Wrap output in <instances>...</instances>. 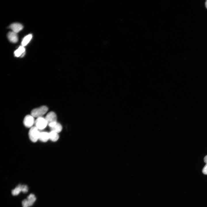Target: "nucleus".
<instances>
[{
  "instance_id": "nucleus-1",
  "label": "nucleus",
  "mask_w": 207,
  "mask_h": 207,
  "mask_svg": "<svg viewBox=\"0 0 207 207\" xmlns=\"http://www.w3.org/2000/svg\"><path fill=\"white\" fill-rule=\"evenodd\" d=\"M48 108L45 106H43L34 109L31 112V115L34 117L38 118L42 117L47 111Z\"/></svg>"
},
{
  "instance_id": "nucleus-2",
  "label": "nucleus",
  "mask_w": 207,
  "mask_h": 207,
  "mask_svg": "<svg viewBox=\"0 0 207 207\" xmlns=\"http://www.w3.org/2000/svg\"><path fill=\"white\" fill-rule=\"evenodd\" d=\"M40 132L35 126H32L29 130L28 135L30 140L33 142H35L39 139Z\"/></svg>"
},
{
  "instance_id": "nucleus-3",
  "label": "nucleus",
  "mask_w": 207,
  "mask_h": 207,
  "mask_svg": "<svg viewBox=\"0 0 207 207\" xmlns=\"http://www.w3.org/2000/svg\"><path fill=\"white\" fill-rule=\"evenodd\" d=\"M48 125L51 128L54 126L57 122L55 114L53 112H49L45 118Z\"/></svg>"
},
{
  "instance_id": "nucleus-4",
  "label": "nucleus",
  "mask_w": 207,
  "mask_h": 207,
  "mask_svg": "<svg viewBox=\"0 0 207 207\" xmlns=\"http://www.w3.org/2000/svg\"><path fill=\"white\" fill-rule=\"evenodd\" d=\"M34 124L39 130L44 129L48 125L45 118L42 117L37 118L35 121Z\"/></svg>"
},
{
  "instance_id": "nucleus-5",
  "label": "nucleus",
  "mask_w": 207,
  "mask_h": 207,
  "mask_svg": "<svg viewBox=\"0 0 207 207\" xmlns=\"http://www.w3.org/2000/svg\"><path fill=\"white\" fill-rule=\"evenodd\" d=\"M35 121L34 117L31 115H28L25 117L23 123L24 126L27 128H31L34 124Z\"/></svg>"
},
{
  "instance_id": "nucleus-6",
  "label": "nucleus",
  "mask_w": 207,
  "mask_h": 207,
  "mask_svg": "<svg viewBox=\"0 0 207 207\" xmlns=\"http://www.w3.org/2000/svg\"><path fill=\"white\" fill-rule=\"evenodd\" d=\"M12 31L17 33L21 31L23 28L22 24L19 23H14L11 24L9 26Z\"/></svg>"
},
{
  "instance_id": "nucleus-7",
  "label": "nucleus",
  "mask_w": 207,
  "mask_h": 207,
  "mask_svg": "<svg viewBox=\"0 0 207 207\" xmlns=\"http://www.w3.org/2000/svg\"><path fill=\"white\" fill-rule=\"evenodd\" d=\"M7 36L9 41L12 43H16L18 41V38L17 33L13 31L9 32Z\"/></svg>"
},
{
  "instance_id": "nucleus-8",
  "label": "nucleus",
  "mask_w": 207,
  "mask_h": 207,
  "mask_svg": "<svg viewBox=\"0 0 207 207\" xmlns=\"http://www.w3.org/2000/svg\"><path fill=\"white\" fill-rule=\"evenodd\" d=\"M25 54V49L22 46H20L14 52V55L16 57H22Z\"/></svg>"
},
{
  "instance_id": "nucleus-9",
  "label": "nucleus",
  "mask_w": 207,
  "mask_h": 207,
  "mask_svg": "<svg viewBox=\"0 0 207 207\" xmlns=\"http://www.w3.org/2000/svg\"><path fill=\"white\" fill-rule=\"evenodd\" d=\"M49 139V133L45 132L40 133L39 139L43 142H46Z\"/></svg>"
},
{
  "instance_id": "nucleus-10",
  "label": "nucleus",
  "mask_w": 207,
  "mask_h": 207,
  "mask_svg": "<svg viewBox=\"0 0 207 207\" xmlns=\"http://www.w3.org/2000/svg\"><path fill=\"white\" fill-rule=\"evenodd\" d=\"M49 139L53 141H56L59 138V137L58 133L54 131H51L49 133Z\"/></svg>"
},
{
  "instance_id": "nucleus-11",
  "label": "nucleus",
  "mask_w": 207,
  "mask_h": 207,
  "mask_svg": "<svg viewBox=\"0 0 207 207\" xmlns=\"http://www.w3.org/2000/svg\"><path fill=\"white\" fill-rule=\"evenodd\" d=\"M51 131H52L58 133L60 132L62 130V125L59 123H57L53 126L50 128Z\"/></svg>"
},
{
  "instance_id": "nucleus-12",
  "label": "nucleus",
  "mask_w": 207,
  "mask_h": 207,
  "mask_svg": "<svg viewBox=\"0 0 207 207\" xmlns=\"http://www.w3.org/2000/svg\"><path fill=\"white\" fill-rule=\"evenodd\" d=\"M27 200L30 207L33 205L36 200V198L34 194L31 193L27 196Z\"/></svg>"
},
{
  "instance_id": "nucleus-13",
  "label": "nucleus",
  "mask_w": 207,
  "mask_h": 207,
  "mask_svg": "<svg viewBox=\"0 0 207 207\" xmlns=\"http://www.w3.org/2000/svg\"><path fill=\"white\" fill-rule=\"evenodd\" d=\"M32 37L31 34H29L25 36L22 42V46L24 47L26 46L30 42Z\"/></svg>"
},
{
  "instance_id": "nucleus-14",
  "label": "nucleus",
  "mask_w": 207,
  "mask_h": 207,
  "mask_svg": "<svg viewBox=\"0 0 207 207\" xmlns=\"http://www.w3.org/2000/svg\"><path fill=\"white\" fill-rule=\"evenodd\" d=\"M20 184H18L16 187L12 190V194L13 196L18 195L21 191Z\"/></svg>"
},
{
  "instance_id": "nucleus-15",
  "label": "nucleus",
  "mask_w": 207,
  "mask_h": 207,
  "mask_svg": "<svg viewBox=\"0 0 207 207\" xmlns=\"http://www.w3.org/2000/svg\"><path fill=\"white\" fill-rule=\"evenodd\" d=\"M21 191L24 193H27L28 191V188L26 185H21Z\"/></svg>"
},
{
  "instance_id": "nucleus-16",
  "label": "nucleus",
  "mask_w": 207,
  "mask_h": 207,
  "mask_svg": "<svg viewBox=\"0 0 207 207\" xmlns=\"http://www.w3.org/2000/svg\"><path fill=\"white\" fill-rule=\"evenodd\" d=\"M23 207H29V205L27 199H24L22 200V202Z\"/></svg>"
},
{
  "instance_id": "nucleus-17",
  "label": "nucleus",
  "mask_w": 207,
  "mask_h": 207,
  "mask_svg": "<svg viewBox=\"0 0 207 207\" xmlns=\"http://www.w3.org/2000/svg\"><path fill=\"white\" fill-rule=\"evenodd\" d=\"M202 172L204 174L207 175V163L206 164L203 168Z\"/></svg>"
},
{
  "instance_id": "nucleus-18",
  "label": "nucleus",
  "mask_w": 207,
  "mask_h": 207,
  "mask_svg": "<svg viewBox=\"0 0 207 207\" xmlns=\"http://www.w3.org/2000/svg\"><path fill=\"white\" fill-rule=\"evenodd\" d=\"M204 161L206 164L207 163V155L204 157Z\"/></svg>"
},
{
  "instance_id": "nucleus-19",
  "label": "nucleus",
  "mask_w": 207,
  "mask_h": 207,
  "mask_svg": "<svg viewBox=\"0 0 207 207\" xmlns=\"http://www.w3.org/2000/svg\"><path fill=\"white\" fill-rule=\"evenodd\" d=\"M205 6L206 7V8H207V0L205 2Z\"/></svg>"
}]
</instances>
